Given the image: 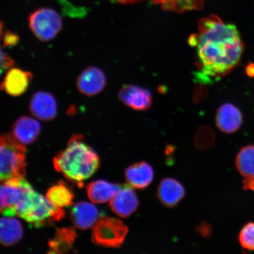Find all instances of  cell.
I'll use <instances>...</instances> for the list:
<instances>
[{
  "mask_svg": "<svg viewBox=\"0 0 254 254\" xmlns=\"http://www.w3.org/2000/svg\"><path fill=\"white\" fill-rule=\"evenodd\" d=\"M24 179L3 182L1 186V212L4 217H13L16 206L23 195L25 183Z\"/></svg>",
  "mask_w": 254,
  "mask_h": 254,
  "instance_id": "obj_7",
  "label": "cell"
},
{
  "mask_svg": "<svg viewBox=\"0 0 254 254\" xmlns=\"http://www.w3.org/2000/svg\"><path fill=\"white\" fill-rule=\"evenodd\" d=\"M155 5H160L165 11L178 13L199 10L203 7L204 0H152Z\"/></svg>",
  "mask_w": 254,
  "mask_h": 254,
  "instance_id": "obj_21",
  "label": "cell"
},
{
  "mask_svg": "<svg viewBox=\"0 0 254 254\" xmlns=\"http://www.w3.org/2000/svg\"><path fill=\"white\" fill-rule=\"evenodd\" d=\"M118 97L127 107L136 111L147 110L152 104L151 91L137 85H125L120 90Z\"/></svg>",
  "mask_w": 254,
  "mask_h": 254,
  "instance_id": "obj_9",
  "label": "cell"
},
{
  "mask_svg": "<svg viewBox=\"0 0 254 254\" xmlns=\"http://www.w3.org/2000/svg\"><path fill=\"white\" fill-rule=\"evenodd\" d=\"M241 111L231 103L222 104L216 115V126L221 132L231 134L238 131L243 123Z\"/></svg>",
  "mask_w": 254,
  "mask_h": 254,
  "instance_id": "obj_13",
  "label": "cell"
},
{
  "mask_svg": "<svg viewBox=\"0 0 254 254\" xmlns=\"http://www.w3.org/2000/svg\"><path fill=\"white\" fill-rule=\"evenodd\" d=\"M29 108L32 115L41 120H52L57 115L56 98L49 92L37 91L34 94L30 101Z\"/></svg>",
  "mask_w": 254,
  "mask_h": 254,
  "instance_id": "obj_11",
  "label": "cell"
},
{
  "mask_svg": "<svg viewBox=\"0 0 254 254\" xmlns=\"http://www.w3.org/2000/svg\"><path fill=\"white\" fill-rule=\"evenodd\" d=\"M76 237L73 228H63L57 230L55 236L49 243V253H66L72 249Z\"/></svg>",
  "mask_w": 254,
  "mask_h": 254,
  "instance_id": "obj_20",
  "label": "cell"
},
{
  "mask_svg": "<svg viewBox=\"0 0 254 254\" xmlns=\"http://www.w3.org/2000/svg\"><path fill=\"white\" fill-rule=\"evenodd\" d=\"M246 74L250 77L254 78V63L248 64L246 68Z\"/></svg>",
  "mask_w": 254,
  "mask_h": 254,
  "instance_id": "obj_31",
  "label": "cell"
},
{
  "mask_svg": "<svg viewBox=\"0 0 254 254\" xmlns=\"http://www.w3.org/2000/svg\"><path fill=\"white\" fill-rule=\"evenodd\" d=\"M196 34L197 82L207 85L212 78L226 75L236 69L245 49L236 25L225 23L212 14L200 19Z\"/></svg>",
  "mask_w": 254,
  "mask_h": 254,
  "instance_id": "obj_1",
  "label": "cell"
},
{
  "mask_svg": "<svg viewBox=\"0 0 254 254\" xmlns=\"http://www.w3.org/2000/svg\"><path fill=\"white\" fill-rule=\"evenodd\" d=\"M122 186L104 180H97L89 184L86 190L89 198L97 204L110 201Z\"/></svg>",
  "mask_w": 254,
  "mask_h": 254,
  "instance_id": "obj_18",
  "label": "cell"
},
{
  "mask_svg": "<svg viewBox=\"0 0 254 254\" xmlns=\"http://www.w3.org/2000/svg\"><path fill=\"white\" fill-rule=\"evenodd\" d=\"M236 166L238 172L245 178H254V145H247L238 152Z\"/></svg>",
  "mask_w": 254,
  "mask_h": 254,
  "instance_id": "obj_23",
  "label": "cell"
},
{
  "mask_svg": "<svg viewBox=\"0 0 254 254\" xmlns=\"http://www.w3.org/2000/svg\"><path fill=\"white\" fill-rule=\"evenodd\" d=\"M20 41L18 35L11 31H6L3 37V47H15Z\"/></svg>",
  "mask_w": 254,
  "mask_h": 254,
  "instance_id": "obj_27",
  "label": "cell"
},
{
  "mask_svg": "<svg viewBox=\"0 0 254 254\" xmlns=\"http://www.w3.org/2000/svg\"><path fill=\"white\" fill-rule=\"evenodd\" d=\"M15 65V62L11 57L7 55V53L3 52L1 50V73L4 70H7L11 69L12 66Z\"/></svg>",
  "mask_w": 254,
  "mask_h": 254,
  "instance_id": "obj_29",
  "label": "cell"
},
{
  "mask_svg": "<svg viewBox=\"0 0 254 254\" xmlns=\"http://www.w3.org/2000/svg\"><path fill=\"white\" fill-rule=\"evenodd\" d=\"M99 218L96 206L90 202H79L70 210L72 223L79 230H85L93 227Z\"/></svg>",
  "mask_w": 254,
  "mask_h": 254,
  "instance_id": "obj_16",
  "label": "cell"
},
{
  "mask_svg": "<svg viewBox=\"0 0 254 254\" xmlns=\"http://www.w3.org/2000/svg\"><path fill=\"white\" fill-rule=\"evenodd\" d=\"M131 186L122 187L110 201V207L119 217L126 218L130 217L137 209L139 202L135 192Z\"/></svg>",
  "mask_w": 254,
  "mask_h": 254,
  "instance_id": "obj_10",
  "label": "cell"
},
{
  "mask_svg": "<svg viewBox=\"0 0 254 254\" xmlns=\"http://www.w3.org/2000/svg\"><path fill=\"white\" fill-rule=\"evenodd\" d=\"M206 84L199 83L196 85L193 89L192 100L193 103H198L205 99L208 94V89Z\"/></svg>",
  "mask_w": 254,
  "mask_h": 254,
  "instance_id": "obj_26",
  "label": "cell"
},
{
  "mask_svg": "<svg viewBox=\"0 0 254 254\" xmlns=\"http://www.w3.org/2000/svg\"><path fill=\"white\" fill-rule=\"evenodd\" d=\"M46 198L54 206L62 208L72 205L74 194L64 184L60 183L48 190Z\"/></svg>",
  "mask_w": 254,
  "mask_h": 254,
  "instance_id": "obj_22",
  "label": "cell"
},
{
  "mask_svg": "<svg viewBox=\"0 0 254 254\" xmlns=\"http://www.w3.org/2000/svg\"><path fill=\"white\" fill-rule=\"evenodd\" d=\"M99 158L83 141V136L72 137L65 150L54 160L56 170L72 182L81 184L91 177L99 167Z\"/></svg>",
  "mask_w": 254,
  "mask_h": 254,
  "instance_id": "obj_2",
  "label": "cell"
},
{
  "mask_svg": "<svg viewBox=\"0 0 254 254\" xmlns=\"http://www.w3.org/2000/svg\"><path fill=\"white\" fill-rule=\"evenodd\" d=\"M33 76L31 72L20 68L9 69L2 82L1 90L11 96H20L27 90Z\"/></svg>",
  "mask_w": 254,
  "mask_h": 254,
  "instance_id": "obj_12",
  "label": "cell"
},
{
  "mask_svg": "<svg viewBox=\"0 0 254 254\" xmlns=\"http://www.w3.org/2000/svg\"><path fill=\"white\" fill-rule=\"evenodd\" d=\"M239 241L244 249L254 251V222H249L241 229Z\"/></svg>",
  "mask_w": 254,
  "mask_h": 254,
  "instance_id": "obj_25",
  "label": "cell"
},
{
  "mask_svg": "<svg viewBox=\"0 0 254 254\" xmlns=\"http://www.w3.org/2000/svg\"><path fill=\"white\" fill-rule=\"evenodd\" d=\"M26 149L13 135L1 136L0 149V179L2 182L24 179L25 175Z\"/></svg>",
  "mask_w": 254,
  "mask_h": 254,
  "instance_id": "obj_4",
  "label": "cell"
},
{
  "mask_svg": "<svg viewBox=\"0 0 254 254\" xmlns=\"http://www.w3.org/2000/svg\"><path fill=\"white\" fill-rule=\"evenodd\" d=\"M185 194V189L182 184L173 178H166L159 184L158 198L167 207L176 206L184 198Z\"/></svg>",
  "mask_w": 254,
  "mask_h": 254,
  "instance_id": "obj_14",
  "label": "cell"
},
{
  "mask_svg": "<svg viewBox=\"0 0 254 254\" xmlns=\"http://www.w3.org/2000/svg\"><path fill=\"white\" fill-rule=\"evenodd\" d=\"M128 231L127 225L119 219L100 217L93 227L92 240L98 246L119 248L122 246Z\"/></svg>",
  "mask_w": 254,
  "mask_h": 254,
  "instance_id": "obj_5",
  "label": "cell"
},
{
  "mask_svg": "<svg viewBox=\"0 0 254 254\" xmlns=\"http://www.w3.org/2000/svg\"><path fill=\"white\" fill-rule=\"evenodd\" d=\"M196 147L199 150H208L213 147L215 142V133L210 127H200L194 137Z\"/></svg>",
  "mask_w": 254,
  "mask_h": 254,
  "instance_id": "obj_24",
  "label": "cell"
},
{
  "mask_svg": "<svg viewBox=\"0 0 254 254\" xmlns=\"http://www.w3.org/2000/svg\"><path fill=\"white\" fill-rule=\"evenodd\" d=\"M22 225L14 217H2L0 221V241L2 246L10 247L19 242L23 237Z\"/></svg>",
  "mask_w": 254,
  "mask_h": 254,
  "instance_id": "obj_19",
  "label": "cell"
},
{
  "mask_svg": "<svg viewBox=\"0 0 254 254\" xmlns=\"http://www.w3.org/2000/svg\"><path fill=\"white\" fill-rule=\"evenodd\" d=\"M125 176L127 183L132 188L143 190L152 183L154 171L150 164L141 161L127 168Z\"/></svg>",
  "mask_w": 254,
  "mask_h": 254,
  "instance_id": "obj_15",
  "label": "cell"
},
{
  "mask_svg": "<svg viewBox=\"0 0 254 254\" xmlns=\"http://www.w3.org/2000/svg\"><path fill=\"white\" fill-rule=\"evenodd\" d=\"M111 1L120 4L127 5L134 4V3L141 1L142 0H111Z\"/></svg>",
  "mask_w": 254,
  "mask_h": 254,
  "instance_id": "obj_32",
  "label": "cell"
},
{
  "mask_svg": "<svg viewBox=\"0 0 254 254\" xmlns=\"http://www.w3.org/2000/svg\"><path fill=\"white\" fill-rule=\"evenodd\" d=\"M40 132V123L28 116L20 117L12 127V135L23 144H31L36 141Z\"/></svg>",
  "mask_w": 254,
  "mask_h": 254,
  "instance_id": "obj_17",
  "label": "cell"
},
{
  "mask_svg": "<svg viewBox=\"0 0 254 254\" xmlns=\"http://www.w3.org/2000/svg\"><path fill=\"white\" fill-rule=\"evenodd\" d=\"M243 188L254 192V178H245L243 180Z\"/></svg>",
  "mask_w": 254,
  "mask_h": 254,
  "instance_id": "obj_30",
  "label": "cell"
},
{
  "mask_svg": "<svg viewBox=\"0 0 254 254\" xmlns=\"http://www.w3.org/2000/svg\"><path fill=\"white\" fill-rule=\"evenodd\" d=\"M195 230L202 237L208 238L211 236L212 229L208 222L202 221L196 227Z\"/></svg>",
  "mask_w": 254,
  "mask_h": 254,
  "instance_id": "obj_28",
  "label": "cell"
},
{
  "mask_svg": "<svg viewBox=\"0 0 254 254\" xmlns=\"http://www.w3.org/2000/svg\"><path fill=\"white\" fill-rule=\"evenodd\" d=\"M15 212L16 215L36 228L61 220L65 215L63 209L54 206L46 197L36 192L27 182L23 195L16 206Z\"/></svg>",
  "mask_w": 254,
  "mask_h": 254,
  "instance_id": "obj_3",
  "label": "cell"
},
{
  "mask_svg": "<svg viewBox=\"0 0 254 254\" xmlns=\"http://www.w3.org/2000/svg\"><path fill=\"white\" fill-rule=\"evenodd\" d=\"M28 24L38 39L47 42L55 39L62 30L63 21L55 9L43 7L36 9L30 15Z\"/></svg>",
  "mask_w": 254,
  "mask_h": 254,
  "instance_id": "obj_6",
  "label": "cell"
},
{
  "mask_svg": "<svg viewBox=\"0 0 254 254\" xmlns=\"http://www.w3.org/2000/svg\"><path fill=\"white\" fill-rule=\"evenodd\" d=\"M107 78L102 69L88 66L81 72L77 79V87L82 94L93 97L101 93L106 87Z\"/></svg>",
  "mask_w": 254,
  "mask_h": 254,
  "instance_id": "obj_8",
  "label": "cell"
}]
</instances>
